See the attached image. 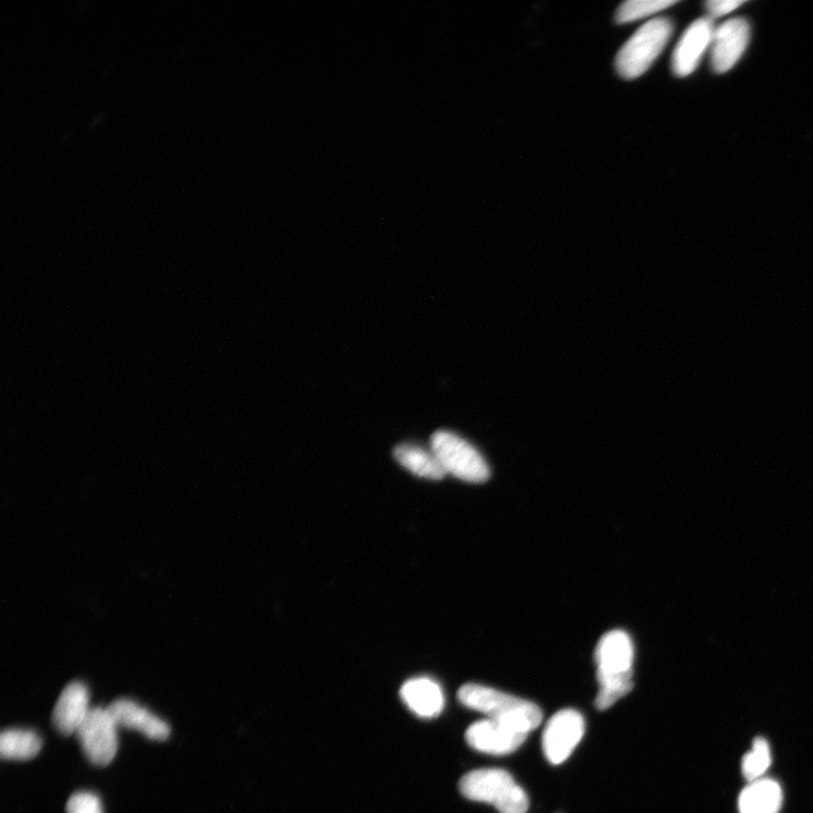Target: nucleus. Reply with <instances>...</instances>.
<instances>
[{
  "instance_id": "17",
  "label": "nucleus",
  "mask_w": 813,
  "mask_h": 813,
  "mask_svg": "<svg viewBox=\"0 0 813 813\" xmlns=\"http://www.w3.org/2000/svg\"><path fill=\"white\" fill-rule=\"evenodd\" d=\"M674 0H630L624 3L616 13V22L626 24L652 17L675 6Z\"/></svg>"
},
{
  "instance_id": "9",
  "label": "nucleus",
  "mask_w": 813,
  "mask_h": 813,
  "mask_svg": "<svg viewBox=\"0 0 813 813\" xmlns=\"http://www.w3.org/2000/svg\"><path fill=\"white\" fill-rule=\"evenodd\" d=\"M750 26L745 19H733L715 28L711 46V65L717 74L733 69L745 54Z\"/></svg>"
},
{
  "instance_id": "12",
  "label": "nucleus",
  "mask_w": 813,
  "mask_h": 813,
  "mask_svg": "<svg viewBox=\"0 0 813 813\" xmlns=\"http://www.w3.org/2000/svg\"><path fill=\"white\" fill-rule=\"evenodd\" d=\"M89 704L90 694L84 683L75 681L67 684L53 712L56 730L65 737L76 734L91 711Z\"/></svg>"
},
{
  "instance_id": "6",
  "label": "nucleus",
  "mask_w": 813,
  "mask_h": 813,
  "mask_svg": "<svg viewBox=\"0 0 813 813\" xmlns=\"http://www.w3.org/2000/svg\"><path fill=\"white\" fill-rule=\"evenodd\" d=\"M118 726L107 708H91L76 735L85 756L96 766L106 767L118 752Z\"/></svg>"
},
{
  "instance_id": "3",
  "label": "nucleus",
  "mask_w": 813,
  "mask_h": 813,
  "mask_svg": "<svg viewBox=\"0 0 813 813\" xmlns=\"http://www.w3.org/2000/svg\"><path fill=\"white\" fill-rule=\"evenodd\" d=\"M469 800L494 805L501 813H527L529 798L504 769L486 768L465 774L459 784Z\"/></svg>"
},
{
  "instance_id": "18",
  "label": "nucleus",
  "mask_w": 813,
  "mask_h": 813,
  "mask_svg": "<svg viewBox=\"0 0 813 813\" xmlns=\"http://www.w3.org/2000/svg\"><path fill=\"white\" fill-rule=\"evenodd\" d=\"M772 757H770L769 746L766 740L756 739L752 749L745 756L743 761V773L750 781L760 780L770 766Z\"/></svg>"
},
{
  "instance_id": "5",
  "label": "nucleus",
  "mask_w": 813,
  "mask_h": 813,
  "mask_svg": "<svg viewBox=\"0 0 813 813\" xmlns=\"http://www.w3.org/2000/svg\"><path fill=\"white\" fill-rule=\"evenodd\" d=\"M431 451L447 475L472 484H482L490 480L491 470L483 455L452 432H436L431 438Z\"/></svg>"
},
{
  "instance_id": "4",
  "label": "nucleus",
  "mask_w": 813,
  "mask_h": 813,
  "mask_svg": "<svg viewBox=\"0 0 813 813\" xmlns=\"http://www.w3.org/2000/svg\"><path fill=\"white\" fill-rule=\"evenodd\" d=\"M672 32V23L663 18L638 29L617 55L618 74L625 79L646 74L664 51Z\"/></svg>"
},
{
  "instance_id": "10",
  "label": "nucleus",
  "mask_w": 813,
  "mask_h": 813,
  "mask_svg": "<svg viewBox=\"0 0 813 813\" xmlns=\"http://www.w3.org/2000/svg\"><path fill=\"white\" fill-rule=\"evenodd\" d=\"M715 26L711 18L695 21L678 42L672 56V70L678 77H688L700 66L711 50Z\"/></svg>"
},
{
  "instance_id": "2",
  "label": "nucleus",
  "mask_w": 813,
  "mask_h": 813,
  "mask_svg": "<svg viewBox=\"0 0 813 813\" xmlns=\"http://www.w3.org/2000/svg\"><path fill=\"white\" fill-rule=\"evenodd\" d=\"M459 702L488 718L530 734L541 724L542 712L534 703L479 683H466L458 692Z\"/></svg>"
},
{
  "instance_id": "19",
  "label": "nucleus",
  "mask_w": 813,
  "mask_h": 813,
  "mask_svg": "<svg viewBox=\"0 0 813 813\" xmlns=\"http://www.w3.org/2000/svg\"><path fill=\"white\" fill-rule=\"evenodd\" d=\"M66 813H103L100 798L94 792L74 793L66 804Z\"/></svg>"
},
{
  "instance_id": "1",
  "label": "nucleus",
  "mask_w": 813,
  "mask_h": 813,
  "mask_svg": "<svg viewBox=\"0 0 813 813\" xmlns=\"http://www.w3.org/2000/svg\"><path fill=\"white\" fill-rule=\"evenodd\" d=\"M598 690L595 706L606 711L628 695L633 688L634 646L624 630L605 634L595 649Z\"/></svg>"
},
{
  "instance_id": "8",
  "label": "nucleus",
  "mask_w": 813,
  "mask_h": 813,
  "mask_svg": "<svg viewBox=\"0 0 813 813\" xmlns=\"http://www.w3.org/2000/svg\"><path fill=\"white\" fill-rule=\"evenodd\" d=\"M529 734L515 729L505 723L486 718L469 726L465 733L468 745L477 751L504 756L518 750Z\"/></svg>"
},
{
  "instance_id": "13",
  "label": "nucleus",
  "mask_w": 813,
  "mask_h": 813,
  "mask_svg": "<svg viewBox=\"0 0 813 813\" xmlns=\"http://www.w3.org/2000/svg\"><path fill=\"white\" fill-rule=\"evenodd\" d=\"M400 697L413 713L424 718L438 716L444 707L440 684L430 678L406 681L400 690Z\"/></svg>"
},
{
  "instance_id": "7",
  "label": "nucleus",
  "mask_w": 813,
  "mask_h": 813,
  "mask_svg": "<svg viewBox=\"0 0 813 813\" xmlns=\"http://www.w3.org/2000/svg\"><path fill=\"white\" fill-rule=\"evenodd\" d=\"M585 733L582 714L575 710H562L546 724L542 735V749L552 765L564 762L581 743Z\"/></svg>"
},
{
  "instance_id": "16",
  "label": "nucleus",
  "mask_w": 813,
  "mask_h": 813,
  "mask_svg": "<svg viewBox=\"0 0 813 813\" xmlns=\"http://www.w3.org/2000/svg\"><path fill=\"white\" fill-rule=\"evenodd\" d=\"M44 741L28 729H8L0 736V756L4 760H31L39 755Z\"/></svg>"
},
{
  "instance_id": "11",
  "label": "nucleus",
  "mask_w": 813,
  "mask_h": 813,
  "mask_svg": "<svg viewBox=\"0 0 813 813\" xmlns=\"http://www.w3.org/2000/svg\"><path fill=\"white\" fill-rule=\"evenodd\" d=\"M107 710L118 727L136 730L151 740L165 741L171 735L165 721L134 701L118 700Z\"/></svg>"
},
{
  "instance_id": "14",
  "label": "nucleus",
  "mask_w": 813,
  "mask_h": 813,
  "mask_svg": "<svg viewBox=\"0 0 813 813\" xmlns=\"http://www.w3.org/2000/svg\"><path fill=\"white\" fill-rule=\"evenodd\" d=\"M783 793L778 782L760 779L751 782L739 799L740 813H778Z\"/></svg>"
},
{
  "instance_id": "15",
  "label": "nucleus",
  "mask_w": 813,
  "mask_h": 813,
  "mask_svg": "<svg viewBox=\"0 0 813 813\" xmlns=\"http://www.w3.org/2000/svg\"><path fill=\"white\" fill-rule=\"evenodd\" d=\"M394 457L408 472L418 477L441 481L447 476L435 453L418 446L400 444L395 448Z\"/></svg>"
},
{
  "instance_id": "20",
  "label": "nucleus",
  "mask_w": 813,
  "mask_h": 813,
  "mask_svg": "<svg viewBox=\"0 0 813 813\" xmlns=\"http://www.w3.org/2000/svg\"><path fill=\"white\" fill-rule=\"evenodd\" d=\"M744 4H746L744 0L741 2L740 0H712V2L706 3V9L711 19H717L729 15Z\"/></svg>"
}]
</instances>
